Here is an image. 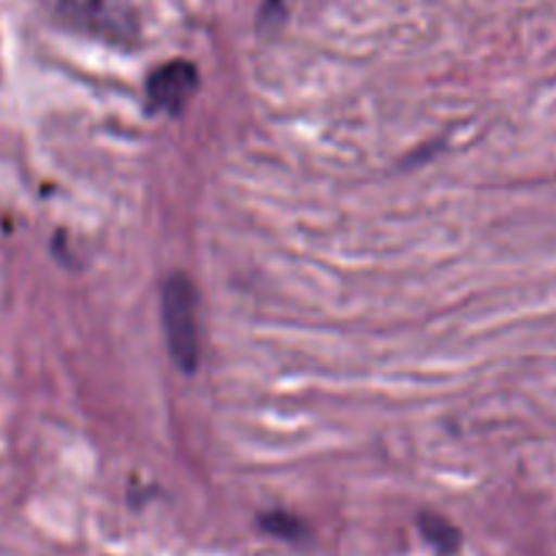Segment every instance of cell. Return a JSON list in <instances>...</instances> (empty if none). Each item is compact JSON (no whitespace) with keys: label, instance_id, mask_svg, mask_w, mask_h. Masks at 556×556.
I'll use <instances>...</instances> for the list:
<instances>
[{"label":"cell","instance_id":"cell-1","mask_svg":"<svg viewBox=\"0 0 556 556\" xmlns=\"http://www.w3.org/2000/svg\"><path fill=\"white\" fill-rule=\"evenodd\" d=\"M63 25L106 43L130 47L139 38V16L130 0H38Z\"/></svg>","mask_w":556,"mask_h":556},{"label":"cell","instance_id":"cell-2","mask_svg":"<svg viewBox=\"0 0 556 556\" xmlns=\"http://www.w3.org/2000/svg\"><path fill=\"white\" fill-rule=\"evenodd\" d=\"M163 331H166L168 353L179 369L193 372L201 353L199 326V293L185 275H174L163 282Z\"/></svg>","mask_w":556,"mask_h":556},{"label":"cell","instance_id":"cell-3","mask_svg":"<svg viewBox=\"0 0 556 556\" xmlns=\"http://www.w3.org/2000/svg\"><path fill=\"white\" fill-rule=\"evenodd\" d=\"M195 85H199L195 65L185 63V60H174V63L161 65L150 76V81H147V98H150V106L155 112L177 114L190 101V96L195 92Z\"/></svg>","mask_w":556,"mask_h":556},{"label":"cell","instance_id":"cell-4","mask_svg":"<svg viewBox=\"0 0 556 556\" xmlns=\"http://www.w3.org/2000/svg\"><path fill=\"white\" fill-rule=\"evenodd\" d=\"M421 527H424V535L429 538V543H434L440 552H451V548L459 546V535H456L454 527L445 525V521L434 519V516H427V519L421 521Z\"/></svg>","mask_w":556,"mask_h":556},{"label":"cell","instance_id":"cell-5","mask_svg":"<svg viewBox=\"0 0 556 556\" xmlns=\"http://www.w3.org/2000/svg\"><path fill=\"white\" fill-rule=\"evenodd\" d=\"M264 527L269 532H275V535L280 538H299L302 535V525H299L296 519H291V516H282V514H271V516H264Z\"/></svg>","mask_w":556,"mask_h":556}]
</instances>
